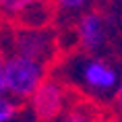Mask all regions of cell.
Here are the masks:
<instances>
[{"mask_svg": "<svg viewBox=\"0 0 122 122\" xmlns=\"http://www.w3.org/2000/svg\"><path fill=\"white\" fill-rule=\"evenodd\" d=\"M46 81V66L25 58L21 54L4 58V83H6V93L19 99L31 97L37 87Z\"/></svg>", "mask_w": 122, "mask_h": 122, "instance_id": "6da1fadb", "label": "cell"}, {"mask_svg": "<svg viewBox=\"0 0 122 122\" xmlns=\"http://www.w3.org/2000/svg\"><path fill=\"white\" fill-rule=\"evenodd\" d=\"M66 93L58 81L46 79L31 95V110L37 122H54L64 112Z\"/></svg>", "mask_w": 122, "mask_h": 122, "instance_id": "7a4b0ae2", "label": "cell"}, {"mask_svg": "<svg viewBox=\"0 0 122 122\" xmlns=\"http://www.w3.org/2000/svg\"><path fill=\"white\" fill-rule=\"evenodd\" d=\"M79 77H81V83L91 91H97V93H106V91H114L120 83V77H118V71L114 66L102 60V58H93V60H87L81 64V71H79Z\"/></svg>", "mask_w": 122, "mask_h": 122, "instance_id": "3957f363", "label": "cell"}, {"mask_svg": "<svg viewBox=\"0 0 122 122\" xmlns=\"http://www.w3.org/2000/svg\"><path fill=\"white\" fill-rule=\"evenodd\" d=\"M17 54L31 58V60L46 66V62L54 54V41H52L50 33L39 31V29H29V31L19 33V37H17Z\"/></svg>", "mask_w": 122, "mask_h": 122, "instance_id": "277c9868", "label": "cell"}, {"mask_svg": "<svg viewBox=\"0 0 122 122\" xmlns=\"http://www.w3.org/2000/svg\"><path fill=\"white\" fill-rule=\"evenodd\" d=\"M77 37L81 48L87 52H95L99 46L106 41V27L103 19L97 13H87L79 19L77 25Z\"/></svg>", "mask_w": 122, "mask_h": 122, "instance_id": "5b68a950", "label": "cell"}, {"mask_svg": "<svg viewBox=\"0 0 122 122\" xmlns=\"http://www.w3.org/2000/svg\"><path fill=\"white\" fill-rule=\"evenodd\" d=\"M41 0H0V10L6 15H21L29 6L37 4Z\"/></svg>", "mask_w": 122, "mask_h": 122, "instance_id": "8992f818", "label": "cell"}, {"mask_svg": "<svg viewBox=\"0 0 122 122\" xmlns=\"http://www.w3.org/2000/svg\"><path fill=\"white\" fill-rule=\"evenodd\" d=\"M15 116H17V106L6 95H0V122H13Z\"/></svg>", "mask_w": 122, "mask_h": 122, "instance_id": "52a82bcc", "label": "cell"}, {"mask_svg": "<svg viewBox=\"0 0 122 122\" xmlns=\"http://www.w3.org/2000/svg\"><path fill=\"white\" fill-rule=\"evenodd\" d=\"M60 122H91V118L85 110H71L64 116H60Z\"/></svg>", "mask_w": 122, "mask_h": 122, "instance_id": "ba28073f", "label": "cell"}, {"mask_svg": "<svg viewBox=\"0 0 122 122\" xmlns=\"http://www.w3.org/2000/svg\"><path fill=\"white\" fill-rule=\"evenodd\" d=\"M60 8H64V10H79V8H83L89 0H54Z\"/></svg>", "mask_w": 122, "mask_h": 122, "instance_id": "9c48e42d", "label": "cell"}, {"mask_svg": "<svg viewBox=\"0 0 122 122\" xmlns=\"http://www.w3.org/2000/svg\"><path fill=\"white\" fill-rule=\"evenodd\" d=\"M0 95H6V83H4V54L0 52Z\"/></svg>", "mask_w": 122, "mask_h": 122, "instance_id": "30bf717a", "label": "cell"}, {"mask_svg": "<svg viewBox=\"0 0 122 122\" xmlns=\"http://www.w3.org/2000/svg\"><path fill=\"white\" fill-rule=\"evenodd\" d=\"M116 99L122 106V79H120V83H118V87H116Z\"/></svg>", "mask_w": 122, "mask_h": 122, "instance_id": "8fae6325", "label": "cell"}]
</instances>
